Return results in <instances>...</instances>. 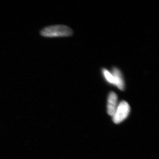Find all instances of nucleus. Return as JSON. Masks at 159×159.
Returning <instances> with one entry per match:
<instances>
[{"label": "nucleus", "mask_w": 159, "mask_h": 159, "mask_svg": "<svg viewBox=\"0 0 159 159\" xmlns=\"http://www.w3.org/2000/svg\"><path fill=\"white\" fill-rule=\"evenodd\" d=\"M40 34L47 38L69 37L73 35V31L68 26L56 25L44 28L41 31Z\"/></svg>", "instance_id": "1"}, {"label": "nucleus", "mask_w": 159, "mask_h": 159, "mask_svg": "<svg viewBox=\"0 0 159 159\" xmlns=\"http://www.w3.org/2000/svg\"><path fill=\"white\" fill-rule=\"evenodd\" d=\"M111 73L114 77L115 82L114 85L116 86L120 90H124L125 87V81L121 71L117 68L113 67L112 69Z\"/></svg>", "instance_id": "4"}, {"label": "nucleus", "mask_w": 159, "mask_h": 159, "mask_svg": "<svg viewBox=\"0 0 159 159\" xmlns=\"http://www.w3.org/2000/svg\"><path fill=\"white\" fill-rule=\"evenodd\" d=\"M118 105V96L115 92H111L107 98V111L109 116H113Z\"/></svg>", "instance_id": "3"}, {"label": "nucleus", "mask_w": 159, "mask_h": 159, "mask_svg": "<svg viewBox=\"0 0 159 159\" xmlns=\"http://www.w3.org/2000/svg\"><path fill=\"white\" fill-rule=\"evenodd\" d=\"M130 111V106L128 102L125 101L119 102L112 116L114 123L119 124L124 121L128 116Z\"/></svg>", "instance_id": "2"}, {"label": "nucleus", "mask_w": 159, "mask_h": 159, "mask_svg": "<svg viewBox=\"0 0 159 159\" xmlns=\"http://www.w3.org/2000/svg\"><path fill=\"white\" fill-rule=\"evenodd\" d=\"M102 72L103 77L107 82L110 84L114 85L115 82H114V77L111 73L108 71L107 69L104 68L102 69Z\"/></svg>", "instance_id": "5"}]
</instances>
